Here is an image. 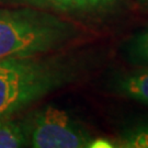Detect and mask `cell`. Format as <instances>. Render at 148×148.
Segmentation results:
<instances>
[{
	"label": "cell",
	"mask_w": 148,
	"mask_h": 148,
	"mask_svg": "<svg viewBox=\"0 0 148 148\" xmlns=\"http://www.w3.org/2000/svg\"><path fill=\"white\" fill-rule=\"evenodd\" d=\"M92 56L59 51L0 60V120L10 119L55 91L79 81Z\"/></svg>",
	"instance_id": "1"
},
{
	"label": "cell",
	"mask_w": 148,
	"mask_h": 148,
	"mask_svg": "<svg viewBox=\"0 0 148 148\" xmlns=\"http://www.w3.org/2000/svg\"><path fill=\"white\" fill-rule=\"evenodd\" d=\"M80 27L35 7L0 9V60L63 51L79 41Z\"/></svg>",
	"instance_id": "2"
},
{
	"label": "cell",
	"mask_w": 148,
	"mask_h": 148,
	"mask_svg": "<svg viewBox=\"0 0 148 148\" xmlns=\"http://www.w3.org/2000/svg\"><path fill=\"white\" fill-rule=\"evenodd\" d=\"M29 146L34 148H95L98 137L68 111L46 104L24 120Z\"/></svg>",
	"instance_id": "3"
},
{
	"label": "cell",
	"mask_w": 148,
	"mask_h": 148,
	"mask_svg": "<svg viewBox=\"0 0 148 148\" xmlns=\"http://www.w3.org/2000/svg\"><path fill=\"white\" fill-rule=\"evenodd\" d=\"M31 7L59 16L86 20H106L130 8L131 0H25Z\"/></svg>",
	"instance_id": "4"
},
{
	"label": "cell",
	"mask_w": 148,
	"mask_h": 148,
	"mask_svg": "<svg viewBox=\"0 0 148 148\" xmlns=\"http://www.w3.org/2000/svg\"><path fill=\"white\" fill-rule=\"evenodd\" d=\"M108 90L117 97L148 108V66L115 71L109 79Z\"/></svg>",
	"instance_id": "5"
},
{
	"label": "cell",
	"mask_w": 148,
	"mask_h": 148,
	"mask_svg": "<svg viewBox=\"0 0 148 148\" xmlns=\"http://www.w3.org/2000/svg\"><path fill=\"white\" fill-rule=\"evenodd\" d=\"M114 147L148 148V119H139L123 125L113 142Z\"/></svg>",
	"instance_id": "6"
},
{
	"label": "cell",
	"mask_w": 148,
	"mask_h": 148,
	"mask_svg": "<svg viewBox=\"0 0 148 148\" xmlns=\"http://www.w3.org/2000/svg\"><path fill=\"white\" fill-rule=\"evenodd\" d=\"M123 57L132 67L148 66V27L134 33L122 45Z\"/></svg>",
	"instance_id": "7"
},
{
	"label": "cell",
	"mask_w": 148,
	"mask_h": 148,
	"mask_svg": "<svg viewBox=\"0 0 148 148\" xmlns=\"http://www.w3.org/2000/svg\"><path fill=\"white\" fill-rule=\"evenodd\" d=\"M29 146V137L24 120H0V148H21Z\"/></svg>",
	"instance_id": "8"
},
{
	"label": "cell",
	"mask_w": 148,
	"mask_h": 148,
	"mask_svg": "<svg viewBox=\"0 0 148 148\" xmlns=\"http://www.w3.org/2000/svg\"><path fill=\"white\" fill-rule=\"evenodd\" d=\"M142 5H146V7H148V0H138Z\"/></svg>",
	"instance_id": "9"
}]
</instances>
